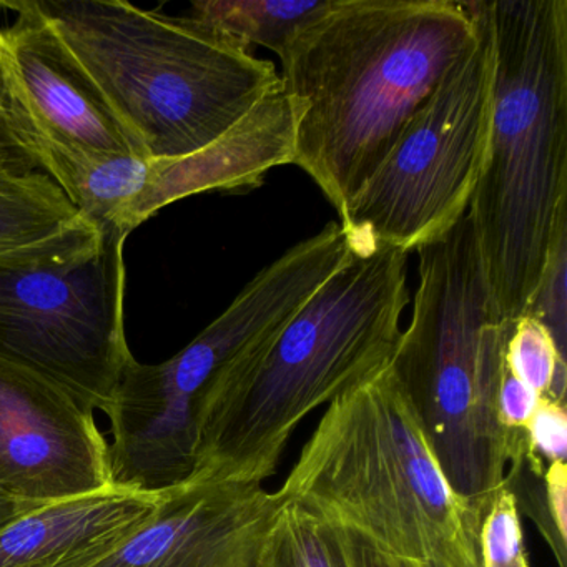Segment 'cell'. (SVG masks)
<instances>
[{
  "mask_svg": "<svg viewBox=\"0 0 567 567\" xmlns=\"http://www.w3.org/2000/svg\"><path fill=\"white\" fill-rule=\"evenodd\" d=\"M471 8L476 44L441 79L340 217L351 247L391 245L410 254L470 210L486 154L494 78L487 2L474 0Z\"/></svg>",
  "mask_w": 567,
  "mask_h": 567,
  "instance_id": "9c48e42d",
  "label": "cell"
},
{
  "mask_svg": "<svg viewBox=\"0 0 567 567\" xmlns=\"http://www.w3.org/2000/svg\"><path fill=\"white\" fill-rule=\"evenodd\" d=\"M330 527L341 567H431L420 560L394 556L347 527L334 524H330Z\"/></svg>",
  "mask_w": 567,
  "mask_h": 567,
  "instance_id": "603a6c76",
  "label": "cell"
},
{
  "mask_svg": "<svg viewBox=\"0 0 567 567\" xmlns=\"http://www.w3.org/2000/svg\"><path fill=\"white\" fill-rule=\"evenodd\" d=\"M317 287L300 258L280 255L171 360L145 364L132 358L107 411L112 486L162 496L187 484L195 470L198 411L212 381L284 327Z\"/></svg>",
  "mask_w": 567,
  "mask_h": 567,
  "instance_id": "52a82bcc",
  "label": "cell"
},
{
  "mask_svg": "<svg viewBox=\"0 0 567 567\" xmlns=\"http://www.w3.org/2000/svg\"><path fill=\"white\" fill-rule=\"evenodd\" d=\"M504 361L506 370L540 398L566 403L567 360L539 321L527 315L514 321Z\"/></svg>",
  "mask_w": 567,
  "mask_h": 567,
  "instance_id": "d6986e66",
  "label": "cell"
},
{
  "mask_svg": "<svg viewBox=\"0 0 567 567\" xmlns=\"http://www.w3.org/2000/svg\"><path fill=\"white\" fill-rule=\"evenodd\" d=\"M152 162L220 141L281 87L270 61L215 25L124 0H28Z\"/></svg>",
  "mask_w": 567,
  "mask_h": 567,
  "instance_id": "277c9868",
  "label": "cell"
},
{
  "mask_svg": "<svg viewBox=\"0 0 567 567\" xmlns=\"http://www.w3.org/2000/svg\"><path fill=\"white\" fill-rule=\"evenodd\" d=\"M95 230L34 161L0 87V260L42 254Z\"/></svg>",
  "mask_w": 567,
  "mask_h": 567,
  "instance_id": "2e32d148",
  "label": "cell"
},
{
  "mask_svg": "<svg viewBox=\"0 0 567 567\" xmlns=\"http://www.w3.org/2000/svg\"><path fill=\"white\" fill-rule=\"evenodd\" d=\"M18 21L0 29V85L42 134L99 152L135 154L114 112L52 25L24 2H0Z\"/></svg>",
  "mask_w": 567,
  "mask_h": 567,
  "instance_id": "7c38bea8",
  "label": "cell"
},
{
  "mask_svg": "<svg viewBox=\"0 0 567 567\" xmlns=\"http://www.w3.org/2000/svg\"><path fill=\"white\" fill-rule=\"evenodd\" d=\"M431 567H481V517L454 493L391 364L334 398L277 491Z\"/></svg>",
  "mask_w": 567,
  "mask_h": 567,
  "instance_id": "5b68a950",
  "label": "cell"
},
{
  "mask_svg": "<svg viewBox=\"0 0 567 567\" xmlns=\"http://www.w3.org/2000/svg\"><path fill=\"white\" fill-rule=\"evenodd\" d=\"M486 2L493 102L467 217L497 308L514 323L567 230V2Z\"/></svg>",
  "mask_w": 567,
  "mask_h": 567,
  "instance_id": "3957f363",
  "label": "cell"
},
{
  "mask_svg": "<svg viewBox=\"0 0 567 567\" xmlns=\"http://www.w3.org/2000/svg\"><path fill=\"white\" fill-rule=\"evenodd\" d=\"M6 104L19 137L72 207L97 230L131 235L132 214L151 181L152 161L54 141L32 127L8 99Z\"/></svg>",
  "mask_w": 567,
  "mask_h": 567,
  "instance_id": "9a60e30c",
  "label": "cell"
},
{
  "mask_svg": "<svg viewBox=\"0 0 567 567\" xmlns=\"http://www.w3.org/2000/svg\"><path fill=\"white\" fill-rule=\"evenodd\" d=\"M539 403V394L506 370L501 383L499 396H497V414H499L501 424L507 431L527 430V424L533 420Z\"/></svg>",
  "mask_w": 567,
  "mask_h": 567,
  "instance_id": "cb8c5ba5",
  "label": "cell"
},
{
  "mask_svg": "<svg viewBox=\"0 0 567 567\" xmlns=\"http://www.w3.org/2000/svg\"><path fill=\"white\" fill-rule=\"evenodd\" d=\"M408 255L391 245L353 248L284 327L215 377L198 411L188 483L264 484L315 410L391 363L410 301Z\"/></svg>",
  "mask_w": 567,
  "mask_h": 567,
  "instance_id": "7a4b0ae2",
  "label": "cell"
},
{
  "mask_svg": "<svg viewBox=\"0 0 567 567\" xmlns=\"http://www.w3.org/2000/svg\"><path fill=\"white\" fill-rule=\"evenodd\" d=\"M32 504L19 503V501L11 499V497L4 496V494H0V527L8 524L9 520L14 519V517L21 516L25 511L34 509Z\"/></svg>",
  "mask_w": 567,
  "mask_h": 567,
  "instance_id": "484cf974",
  "label": "cell"
},
{
  "mask_svg": "<svg viewBox=\"0 0 567 567\" xmlns=\"http://www.w3.org/2000/svg\"><path fill=\"white\" fill-rule=\"evenodd\" d=\"M476 41L471 2L454 0H328L295 29L278 55L298 109L293 165L340 217Z\"/></svg>",
  "mask_w": 567,
  "mask_h": 567,
  "instance_id": "6da1fadb",
  "label": "cell"
},
{
  "mask_svg": "<svg viewBox=\"0 0 567 567\" xmlns=\"http://www.w3.org/2000/svg\"><path fill=\"white\" fill-rule=\"evenodd\" d=\"M161 496L111 489L25 511L0 527V567H92L157 509Z\"/></svg>",
  "mask_w": 567,
  "mask_h": 567,
  "instance_id": "5bb4252c",
  "label": "cell"
},
{
  "mask_svg": "<svg viewBox=\"0 0 567 567\" xmlns=\"http://www.w3.org/2000/svg\"><path fill=\"white\" fill-rule=\"evenodd\" d=\"M328 0H200L194 18L227 32L241 44L264 45L280 55L298 25L321 11Z\"/></svg>",
  "mask_w": 567,
  "mask_h": 567,
  "instance_id": "e0dca14e",
  "label": "cell"
},
{
  "mask_svg": "<svg viewBox=\"0 0 567 567\" xmlns=\"http://www.w3.org/2000/svg\"><path fill=\"white\" fill-rule=\"evenodd\" d=\"M297 121V105L280 87L210 147L177 161L152 162L132 227L194 195L260 187L268 172L293 164Z\"/></svg>",
  "mask_w": 567,
  "mask_h": 567,
  "instance_id": "4fadbf2b",
  "label": "cell"
},
{
  "mask_svg": "<svg viewBox=\"0 0 567 567\" xmlns=\"http://www.w3.org/2000/svg\"><path fill=\"white\" fill-rule=\"evenodd\" d=\"M567 230L557 237L536 291L524 315L546 327L559 353L566 358L567 343Z\"/></svg>",
  "mask_w": 567,
  "mask_h": 567,
  "instance_id": "44dd1931",
  "label": "cell"
},
{
  "mask_svg": "<svg viewBox=\"0 0 567 567\" xmlns=\"http://www.w3.org/2000/svg\"><path fill=\"white\" fill-rule=\"evenodd\" d=\"M547 506L557 534L567 539V466L566 463L547 464L544 471Z\"/></svg>",
  "mask_w": 567,
  "mask_h": 567,
  "instance_id": "d4e9b609",
  "label": "cell"
},
{
  "mask_svg": "<svg viewBox=\"0 0 567 567\" xmlns=\"http://www.w3.org/2000/svg\"><path fill=\"white\" fill-rule=\"evenodd\" d=\"M481 567H529L523 524L514 494L506 486L496 494L480 527Z\"/></svg>",
  "mask_w": 567,
  "mask_h": 567,
  "instance_id": "ffe728a7",
  "label": "cell"
},
{
  "mask_svg": "<svg viewBox=\"0 0 567 567\" xmlns=\"http://www.w3.org/2000/svg\"><path fill=\"white\" fill-rule=\"evenodd\" d=\"M255 567H341L330 524L285 504Z\"/></svg>",
  "mask_w": 567,
  "mask_h": 567,
  "instance_id": "ac0fdd59",
  "label": "cell"
},
{
  "mask_svg": "<svg viewBox=\"0 0 567 567\" xmlns=\"http://www.w3.org/2000/svg\"><path fill=\"white\" fill-rule=\"evenodd\" d=\"M284 507L264 484L187 483L92 567H255Z\"/></svg>",
  "mask_w": 567,
  "mask_h": 567,
  "instance_id": "8fae6325",
  "label": "cell"
},
{
  "mask_svg": "<svg viewBox=\"0 0 567 567\" xmlns=\"http://www.w3.org/2000/svg\"><path fill=\"white\" fill-rule=\"evenodd\" d=\"M527 451L524 463L534 474L543 476L547 464L566 463V403L540 398L533 420L527 424Z\"/></svg>",
  "mask_w": 567,
  "mask_h": 567,
  "instance_id": "7402d4cb",
  "label": "cell"
},
{
  "mask_svg": "<svg viewBox=\"0 0 567 567\" xmlns=\"http://www.w3.org/2000/svg\"><path fill=\"white\" fill-rule=\"evenodd\" d=\"M111 487L109 443L94 410L0 360V494L42 506Z\"/></svg>",
  "mask_w": 567,
  "mask_h": 567,
  "instance_id": "30bf717a",
  "label": "cell"
},
{
  "mask_svg": "<svg viewBox=\"0 0 567 567\" xmlns=\"http://www.w3.org/2000/svg\"><path fill=\"white\" fill-rule=\"evenodd\" d=\"M417 258L410 324L390 364L444 477L483 520L527 450V431H507L497 414L514 323L494 300L467 214Z\"/></svg>",
  "mask_w": 567,
  "mask_h": 567,
  "instance_id": "8992f818",
  "label": "cell"
},
{
  "mask_svg": "<svg viewBox=\"0 0 567 567\" xmlns=\"http://www.w3.org/2000/svg\"><path fill=\"white\" fill-rule=\"evenodd\" d=\"M127 237L95 230L0 260V360L105 414L134 358L124 320Z\"/></svg>",
  "mask_w": 567,
  "mask_h": 567,
  "instance_id": "ba28073f",
  "label": "cell"
}]
</instances>
